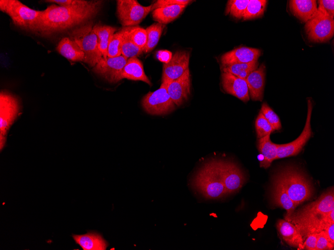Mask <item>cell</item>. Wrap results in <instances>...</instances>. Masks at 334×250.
Segmentation results:
<instances>
[{
	"mask_svg": "<svg viewBox=\"0 0 334 250\" xmlns=\"http://www.w3.org/2000/svg\"><path fill=\"white\" fill-rule=\"evenodd\" d=\"M102 0H86L75 6L52 4L42 10L38 33L48 36L81 25L99 12Z\"/></svg>",
	"mask_w": 334,
	"mask_h": 250,
	"instance_id": "cell-1",
	"label": "cell"
},
{
	"mask_svg": "<svg viewBox=\"0 0 334 250\" xmlns=\"http://www.w3.org/2000/svg\"><path fill=\"white\" fill-rule=\"evenodd\" d=\"M274 178L282 185L296 207L308 200L313 195L310 182L300 170L294 166L283 168Z\"/></svg>",
	"mask_w": 334,
	"mask_h": 250,
	"instance_id": "cell-2",
	"label": "cell"
},
{
	"mask_svg": "<svg viewBox=\"0 0 334 250\" xmlns=\"http://www.w3.org/2000/svg\"><path fill=\"white\" fill-rule=\"evenodd\" d=\"M192 185L204 197L217 199L228 195L217 170L216 160L204 164L198 171Z\"/></svg>",
	"mask_w": 334,
	"mask_h": 250,
	"instance_id": "cell-3",
	"label": "cell"
},
{
	"mask_svg": "<svg viewBox=\"0 0 334 250\" xmlns=\"http://www.w3.org/2000/svg\"><path fill=\"white\" fill-rule=\"evenodd\" d=\"M0 10L21 28L38 32L42 10L32 9L18 0H0Z\"/></svg>",
	"mask_w": 334,
	"mask_h": 250,
	"instance_id": "cell-4",
	"label": "cell"
},
{
	"mask_svg": "<svg viewBox=\"0 0 334 250\" xmlns=\"http://www.w3.org/2000/svg\"><path fill=\"white\" fill-rule=\"evenodd\" d=\"M93 26L91 21L81 24L71 31L70 36L84 52V62L94 67L102 59V55Z\"/></svg>",
	"mask_w": 334,
	"mask_h": 250,
	"instance_id": "cell-5",
	"label": "cell"
},
{
	"mask_svg": "<svg viewBox=\"0 0 334 250\" xmlns=\"http://www.w3.org/2000/svg\"><path fill=\"white\" fill-rule=\"evenodd\" d=\"M334 210V192L332 188L322 193L315 201L294 211L286 220L291 223L310 218L322 216Z\"/></svg>",
	"mask_w": 334,
	"mask_h": 250,
	"instance_id": "cell-6",
	"label": "cell"
},
{
	"mask_svg": "<svg viewBox=\"0 0 334 250\" xmlns=\"http://www.w3.org/2000/svg\"><path fill=\"white\" fill-rule=\"evenodd\" d=\"M20 104L14 95L7 92L0 94V146L4 147L8 131L18 116Z\"/></svg>",
	"mask_w": 334,
	"mask_h": 250,
	"instance_id": "cell-7",
	"label": "cell"
},
{
	"mask_svg": "<svg viewBox=\"0 0 334 250\" xmlns=\"http://www.w3.org/2000/svg\"><path fill=\"white\" fill-rule=\"evenodd\" d=\"M168 84L162 83L160 87L154 92H149L142 100L144 109L153 115L168 114L176 109L174 103L167 91Z\"/></svg>",
	"mask_w": 334,
	"mask_h": 250,
	"instance_id": "cell-8",
	"label": "cell"
},
{
	"mask_svg": "<svg viewBox=\"0 0 334 250\" xmlns=\"http://www.w3.org/2000/svg\"><path fill=\"white\" fill-rule=\"evenodd\" d=\"M304 29L310 41H328L334 36V19L317 10L314 15L306 22Z\"/></svg>",
	"mask_w": 334,
	"mask_h": 250,
	"instance_id": "cell-9",
	"label": "cell"
},
{
	"mask_svg": "<svg viewBox=\"0 0 334 250\" xmlns=\"http://www.w3.org/2000/svg\"><path fill=\"white\" fill-rule=\"evenodd\" d=\"M152 4L147 6L136 0H118L117 15L120 23L128 27L138 24L151 11Z\"/></svg>",
	"mask_w": 334,
	"mask_h": 250,
	"instance_id": "cell-10",
	"label": "cell"
},
{
	"mask_svg": "<svg viewBox=\"0 0 334 250\" xmlns=\"http://www.w3.org/2000/svg\"><path fill=\"white\" fill-rule=\"evenodd\" d=\"M218 173L228 194L238 192L246 182L240 169L234 163L228 161L216 160Z\"/></svg>",
	"mask_w": 334,
	"mask_h": 250,
	"instance_id": "cell-11",
	"label": "cell"
},
{
	"mask_svg": "<svg viewBox=\"0 0 334 250\" xmlns=\"http://www.w3.org/2000/svg\"><path fill=\"white\" fill-rule=\"evenodd\" d=\"M308 114L304 127L300 135L294 141L284 144H277V159L298 154L302 150L312 134L310 119L312 109L310 100L308 101Z\"/></svg>",
	"mask_w": 334,
	"mask_h": 250,
	"instance_id": "cell-12",
	"label": "cell"
},
{
	"mask_svg": "<svg viewBox=\"0 0 334 250\" xmlns=\"http://www.w3.org/2000/svg\"><path fill=\"white\" fill-rule=\"evenodd\" d=\"M190 53L186 50H178L162 68V83L169 84L179 78L188 69Z\"/></svg>",
	"mask_w": 334,
	"mask_h": 250,
	"instance_id": "cell-13",
	"label": "cell"
},
{
	"mask_svg": "<svg viewBox=\"0 0 334 250\" xmlns=\"http://www.w3.org/2000/svg\"><path fill=\"white\" fill-rule=\"evenodd\" d=\"M128 59L121 55L102 59L93 67L92 70L110 82H117L118 78Z\"/></svg>",
	"mask_w": 334,
	"mask_h": 250,
	"instance_id": "cell-14",
	"label": "cell"
},
{
	"mask_svg": "<svg viewBox=\"0 0 334 250\" xmlns=\"http://www.w3.org/2000/svg\"><path fill=\"white\" fill-rule=\"evenodd\" d=\"M332 223H334V210L324 216L300 220L292 224L296 227L304 241L308 235L324 231L326 226Z\"/></svg>",
	"mask_w": 334,
	"mask_h": 250,
	"instance_id": "cell-15",
	"label": "cell"
},
{
	"mask_svg": "<svg viewBox=\"0 0 334 250\" xmlns=\"http://www.w3.org/2000/svg\"><path fill=\"white\" fill-rule=\"evenodd\" d=\"M190 85L189 69L168 84L167 91L176 105L180 106L188 100L190 94Z\"/></svg>",
	"mask_w": 334,
	"mask_h": 250,
	"instance_id": "cell-16",
	"label": "cell"
},
{
	"mask_svg": "<svg viewBox=\"0 0 334 250\" xmlns=\"http://www.w3.org/2000/svg\"><path fill=\"white\" fill-rule=\"evenodd\" d=\"M222 83L224 90L244 102L250 99L248 89L245 79L231 73L222 72Z\"/></svg>",
	"mask_w": 334,
	"mask_h": 250,
	"instance_id": "cell-17",
	"label": "cell"
},
{
	"mask_svg": "<svg viewBox=\"0 0 334 250\" xmlns=\"http://www.w3.org/2000/svg\"><path fill=\"white\" fill-rule=\"evenodd\" d=\"M260 54V50L258 49L241 46L224 54L220 61L223 66L248 63L258 60Z\"/></svg>",
	"mask_w": 334,
	"mask_h": 250,
	"instance_id": "cell-18",
	"label": "cell"
},
{
	"mask_svg": "<svg viewBox=\"0 0 334 250\" xmlns=\"http://www.w3.org/2000/svg\"><path fill=\"white\" fill-rule=\"evenodd\" d=\"M276 228L282 239L291 247L304 250V239L296 227L286 220L280 219Z\"/></svg>",
	"mask_w": 334,
	"mask_h": 250,
	"instance_id": "cell-19",
	"label": "cell"
},
{
	"mask_svg": "<svg viewBox=\"0 0 334 250\" xmlns=\"http://www.w3.org/2000/svg\"><path fill=\"white\" fill-rule=\"evenodd\" d=\"M266 67L262 64L256 69L251 72L246 78L249 94L254 101H262L265 82Z\"/></svg>",
	"mask_w": 334,
	"mask_h": 250,
	"instance_id": "cell-20",
	"label": "cell"
},
{
	"mask_svg": "<svg viewBox=\"0 0 334 250\" xmlns=\"http://www.w3.org/2000/svg\"><path fill=\"white\" fill-rule=\"evenodd\" d=\"M272 204L282 207L286 211L284 220L288 219L294 212L296 206L282 185L274 178L271 192Z\"/></svg>",
	"mask_w": 334,
	"mask_h": 250,
	"instance_id": "cell-21",
	"label": "cell"
},
{
	"mask_svg": "<svg viewBox=\"0 0 334 250\" xmlns=\"http://www.w3.org/2000/svg\"><path fill=\"white\" fill-rule=\"evenodd\" d=\"M142 81L150 86L152 84L146 75L143 65L137 57L130 58L119 75L117 82L122 79Z\"/></svg>",
	"mask_w": 334,
	"mask_h": 250,
	"instance_id": "cell-22",
	"label": "cell"
},
{
	"mask_svg": "<svg viewBox=\"0 0 334 250\" xmlns=\"http://www.w3.org/2000/svg\"><path fill=\"white\" fill-rule=\"evenodd\" d=\"M289 6L292 14L304 22L314 15L318 8L316 1L314 0H291L289 1Z\"/></svg>",
	"mask_w": 334,
	"mask_h": 250,
	"instance_id": "cell-23",
	"label": "cell"
},
{
	"mask_svg": "<svg viewBox=\"0 0 334 250\" xmlns=\"http://www.w3.org/2000/svg\"><path fill=\"white\" fill-rule=\"evenodd\" d=\"M72 237L76 244L79 245L83 250H106L108 246V242L100 234L96 232L73 235Z\"/></svg>",
	"mask_w": 334,
	"mask_h": 250,
	"instance_id": "cell-24",
	"label": "cell"
},
{
	"mask_svg": "<svg viewBox=\"0 0 334 250\" xmlns=\"http://www.w3.org/2000/svg\"><path fill=\"white\" fill-rule=\"evenodd\" d=\"M270 135L260 138L258 142V148L264 159L260 162V166L265 169L270 166L272 161L277 159V144L272 142Z\"/></svg>",
	"mask_w": 334,
	"mask_h": 250,
	"instance_id": "cell-25",
	"label": "cell"
},
{
	"mask_svg": "<svg viewBox=\"0 0 334 250\" xmlns=\"http://www.w3.org/2000/svg\"><path fill=\"white\" fill-rule=\"evenodd\" d=\"M186 6L174 4L160 7L152 11V16L154 20L158 23L167 24L178 17Z\"/></svg>",
	"mask_w": 334,
	"mask_h": 250,
	"instance_id": "cell-26",
	"label": "cell"
},
{
	"mask_svg": "<svg viewBox=\"0 0 334 250\" xmlns=\"http://www.w3.org/2000/svg\"><path fill=\"white\" fill-rule=\"evenodd\" d=\"M56 49L66 58L73 61H83L84 54L76 43L68 37L62 38L59 42Z\"/></svg>",
	"mask_w": 334,
	"mask_h": 250,
	"instance_id": "cell-27",
	"label": "cell"
},
{
	"mask_svg": "<svg viewBox=\"0 0 334 250\" xmlns=\"http://www.w3.org/2000/svg\"><path fill=\"white\" fill-rule=\"evenodd\" d=\"M93 29L98 39V47L104 58L108 57V48L113 34L116 32V28L108 25L96 24Z\"/></svg>",
	"mask_w": 334,
	"mask_h": 250,
	"instance_id": "cell-28",
	"label": "cell"
},
{
	"mask_svg": "<svg viewBox=\"0 0 334 250\" xmlns=\"http://www.w3.org/2000/svg\"><path fill=\"white\" fill-rule=\"evenodd\" d=\"M258 60L248 63H236L222 66V70L224 72L231 73L239 78L246 79L249 74L258 67Z\"/></svg>",
	"mask_w": 334,
	"mask_h": 250,
	"instance_id": "cell-29",
	"label": "cell"
},
{
	"mask_svg": "<svg viewBox=\"0 0 334 250\" xmlns=\"http://www.w3.org/2000/svg\"><path fill=\"white\" fill-rule=\"evenodd\" d=\"M164 26V24L158 22L153 23L146 29L147 40L143 52L148 53L154 49L159 41Z\"/></svg>",
	"mask_w": 334,
	"mask_h": 250,
	"instance_id": "cell-30",
	"label": "cell"
},
{
	"mask_svg": "<svg viewBox=\"0 0 334 250\" xmlns=\"http://www.w3.org/2000/svg\"><path fill=\"white\" fill-rule=\"evenodd\" d=\"M122 55L128 59L130 58L136 57L140 55L143 51L131 41L128 33L126 27L122 28Z\"/></svg>",
	"mask_w": 334,
	"mask_h": 250,
	"instance_id": "cell-31",
	"label": "cell"
},
{
	"mask_svg": "<svg viewBox=\"0 0 334 250\" xmlns=\"http://www.w3.org/2000/svg\"><path fill=\"white\" fill-rule=\"evenodd\" d=\"M267 2L266 0H249L243 19H252L262 15Z\"/></svg>",
	"mask_w": 334,
	"mask_h": 250,
	"instance_id": "cell-32",
	"label": "cell"
},
{
	"mask_svg": "<svg viewBox=\"0 0 334 250\" xmlns=\"http://www.w3.org/2000/svg\"><path fill=\"white\" fill-rule=\"evenodd\" d=\"M249 0H230L228 1L225 10L226 14H230L234 17H243Z\"/></svg>",
	"mask_w": 334,
	"mask_h": 250,
	"instance_id": "cell-33",
	"label": "cell"
},
{
	"mask_svg": "<svg viewBox=\"0 0 334 250\" xmlns=\"http://www.w3.org/2000/svg\"><path fill=\"white\" fill-rule=\"evenodd\" d=\"M126 29L131 41L143 50L147 40L146 29L140 26H128Z\"/></svg>",
	"mask_w": 334,
	"mask_h": 250,
	"instance_id": "cell-34",
	"label": "cell"
},
{
	"mask_svg": "<svg viewBox=\"0 0 334 250\" xmlns=\"http://www.w3.org/2000/svg\"><path fill=\"white\" fill-rule=\"evenodd\" d=\"M257 137L260 139L270 134L274 129L261 112L258 114L255 122Z\"/></svg>",
	"mask_w": 334,
	"mask_h": 250,
	"instance_id": "cell-35",
	"label": "cell"
},
{
	"mask_svg": "<svg viewBox=\"0 0 334 250\" xmlns=\"http://www.w3.org/2000/svg\"><path fill=\"white\" fill-rule=\"evenodd\" d=\"M122 29L115 32L112 36L108 48V57H114L122 55Z\"/></svg>",
	"mask_w": 334,
	"mask_h": 250,
	"instance_id": "cell-36",
	"label": "cell"
},
{
	"mask_svg": "<svg viewBox=\"0 0 334 250\" xmlns=\"http://www.w3.org/2000/svg\"><path fill=\"white\" fill-rule=\"evenodd\" d=\"M260 112L270 123L274 130L280 129L282 125L279 117L266 103L262 104Z\"/></svg>",
	"mask_w": 334,
	"mask_h": 250,
	"instance_id": "cell-37",
	"label": "cell"
},
{
	"mask_svg": "<svg viewBox=\"0 0 334 250\" xmlns=\"http://www.w3.org/2000/svg\"><path fill=\"white\" fill-rule=\"evenodd\" d=\"M317 10L325 15L334 18V1L333 0H320Z\"/></svg>",
	"mask_w": 334,
	"mask_h": 250,
	"instance_id": "cell-38",
	"label": "cell"
},
{
	"mask_svg": "<svg viewBox=\"0 0 334 250\" xmlns=\"http://www.w3.org/2000/svg\"><path fill=\"white\" fill-rule=\"evenodd\" d=\"M334 249V245H332L328 239L324 231L318 233L316 250H331Z\"/></svg>",
	"mask_w": 334,
	"mask_h": 250,
	"instance_id": "cell-39",
	"label": "cell"
},
{
	"mask_svg": "<svg viewBox=\"0 0 334 250\" xmlns=\"http://www.w3.org/2000/svg\"><path fill=\"white\" fill-rule=\"evenodd\" d=\"M193 1L190 0H158L154 4H152L151 11L164 6L172 5L174 4L186 5H188L190 3Z\"/></svg>",
	"mask_w": 334,
	"mask_h": 250,
	"instance_id": "cell-40",
	"label": "cell"
},
{
	"mask_svg": "<svg viewBox=\"0 0 334 250\" xmlns=\"http://www.w3.org/2000/svg\"><path fill=\"white\" fill-rule=\"evenodd\" d=\"M318 233L308 235L304 242V250H316V244Z\"/></svg>",
	"mask_w": 334,
	"mask_h": 250,
	"instance_id": "cell-41",
	"label": "cell"
},
{
	"mask_svg": "<svg viewBox=\"0 0 334 250\" xmlns=\"http://www.w3.org/2000/svg\"><path fill=\"white\" fill-rule=\"evenodd\" d=\"M157 57L160 61L164 63L170 61L172 57V53L168 50H160L157 53Z\"/></svg>",
	"mask_w": 334,
	"mask_h": 250,
	"instance_id": "cell-42",
	"label": "cell"
},
{
	"mask_svg": "<svg viewBox=\"0 0 334 250\" xmlns=\"http://www.w3.org/2000/svg\"><path fill=\"white\" fill-rule=\"evenodd\" d=\"M324 231L330 242L334 245V223L328 224Z\"/></svg>",
	"mask_w": 334,
	"mask_h": 250,
	"instance_id": "cell-43",
	"label": "cell"
}]
</instances>
